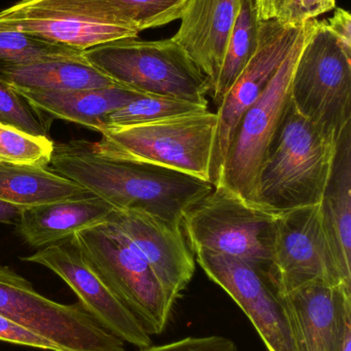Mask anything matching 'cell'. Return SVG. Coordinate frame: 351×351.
<instances>
[{
  "mask_svg": "<svg viewBox=\"0 0 351 351\" xmlns=\"http://www.w3.org/2000/svg\"><path fill=\"white\" fill-rule=\"evenodd\" d=\"M54 144L49 137L30 135L0 123V162L47 168L51 162Z\"/></svg>",
  "mask_w": 351,
  "mask_h": 351,
  "instance_id": "27",
  "label": "cell"
},
{
  "mask_svg": "<svg viewBox=\"0 0 351 351\" xmlns=\"http://www.w3.org/2000/svg\"><path fill=\"white\" fill-rule=\"evenodd\" d=\"M140 351H238L233 340L222 336L188 337L164 346H148Z\"/></svg>",
  "mask_w": 351,
  "mask_h": 351,
  "instance_id": "30",
  "label": "cell"
},
{
  "mask_svg": "<svg viewBox=\"0 0 351 351\" xmlns=\"http://www.w3.org/2000/svg\"><path fill=\"white\" fill-rule=\"evenodd\" d=\"M216 127V113L207 110L105 130L100 141L93 143L103 156L148 162L210 182Z\"/></svg>",
  "mask_w": 351,
  "mask_h": 351,
  "instance_id": "4",
  "label": "cell"
},
{
  "mask_svg": "<svg viewBox=\"0 0 351 351\" xmlns=\"http://www.w3.org/2000/svg\"><path fill=\"white\" fill-rule=\"evenodd\" d=\"M84 51L16 31L0 30V69L49 59H80Z\"/></svg>",
  "mask_w": 351,
  "mask_h": 351,
  "instance_id": "26",
  "label": "cell"
},
{
  "mask_svg": "<svg viewBox=\"0 0 351 351\" xmlns=\"http://www.w3.org/2000/svg\"><path fill=\"white\" fill-rule=\"evenodd\" d=\"M107 224L150 265L177 300L195 274V258L183 227L138 210H113Z\"/></svg>",
  "mask_w": 351,
  "mask_h": 351,
  "instance_id": "14",
  "label": "cell"
},
{
  "mask_svg": "<svg viewBox=\"0 0 351 351\" xmlns=\"http://www.w3.org/2000/svg\"><path fill=\"white\" fill-rule=\"evenodd\" d=\"M21 260L38 264L57 274L97 323L122 341L139 350L152 346L150 336L141 324L84 261L71 237L41 247Z\"/></svg>",
  "mask_w": 351,
  "mask_h": 351,
  "instance_id": "13",
  "label": "cell"
},
{
  "mask_svg": "<svg viewBox=\"0 0 351 351\" xmlns=\"http://www.w3.org/2000/svg\"><path fill=\"white\" fill-rule=\"evenodd\" d=\"M208 278L238 304L269 351H296L290 319L267 274L239 258L195 253Z\"/></svg>",
  "mask_w": 351,
  "mask_h": 351,
  "instance_id": "12",
  "label": "cell"
},
{
  "mask_svg": "<svg viewBox=\"0 0 351 351\" xmlns=\"http://www.w3.org/2000/svg\"><path fill=\"white\" fill-rule=\"evenodd\" d=\"M276 215L216 186L185 213L183 229L193 253L232 256L267 274Z\"/></svg>",
  "mask_w": 351,
  "mask_h": 351,
  "instance_id": "8",
  "label": "cell"
},
{
  "mask_svg": "<svg viewBox=\"0 0 351 351\" xmlns=\"http://www.w3.org/2000/svg\"><path fill=\"white\" fill-rule=\"evenodd\" d=\"M291 99L297 111L333 143L351 125V56L325 20L311 21L293 75Z\"/></svg>",
  "mask_w": 351,
  "mask_h": 351,
  "instance_id": "5",
  "label": "cell"
},
{
  "mask_svg": "<svg viewBox=\"0 0 351 351\" xmlns=\"http://www.w3.org/2000/svg\"><path fill=\"white\" fill-rule=\"evenodd\" d=\"M23 208L10 204V202L0 200V224L14 225L20 220Z\"/></svg>",
  "mask_w": 351,
  "mask_h": 351,
  "instance_id": "33",
  "label": "cell"
},
{
  "mask_svg": "<svg viewBox=\"0 0 351 351\" xmlns=\"http://www.w3.org/2000/svg\"><path fill=\"white\" fill-rule=\"evenodd\" d=\"M88 192L45 167L0 162V200L23 208L82 197Z\"/></svg>",
  "mask_w": 351,
  "mask_h": 351,
  "instance_id": "23",
  "label": "cell"
},
{
  "mask_svg": "<svg viewBox=\"0 0 351 351\" xmlns=\"http://www.w3.org/2000/svg\"><path fill=\"white\" fill-rule=\"evenodd\" d=\"M49 165L115 210H138L177 227L214 189L210 182L179 171L103 156L84 139L54 144Z\"/></svg>",
  "mask_w": 351,
  "mask_h": 351,
  "instance_id": "1",
  "label": "cell"
},
{
  "mask_svg": "<svg viewBox=\"0 0 351 351\" xmlns=\"http://www.w3.org/2000/svg\"><path fill=\"white\" fill-rule=\"evenodd\" d=\"M241 0H188L171 38L181 45L212 88L218 82Z\"/></svg>",
  "mask_w": 351,
  "mask_h": 351,
  "instance_id": "17",
  "label": "cell"
},
{
  "mask_svg": "<svg viewBox=\"0 0 351 351\" xmlns=\"http://www.w3.org/2000/svg\"><path fill=\"white\" fill-rule=\"evenodd\" d=\"M0 123L30 135L49 137L51 121L33 108L10 84L0 78Z\"/></svg>",
  "mask_w": 351,
  "mask_h": 351,
  "instance_id": "29",
  "label": "cell"
},
{
  "mask_svg": "<svg viewBox=\"0 0 351 351\" xmlns=\"http://www.w3.org/2000/svg\"><path fill=\"white\" fill-rule=\"evenodd\" d=\"M260 21L300 27L337 8V0H253Z\"/></svg>",
  "mask_w": 351,
  "mask_h": 351,
  "instance_id": "28",
  "label": "cell"
},
{
  "mask_svg": "<svg viewBox=\"0 0 351 351\" xmlns=\"http://www.w3.org/2000/svg\"><path fill=\"white\" fill-rule=\"evenodd\" d=\"M260 22L253 0H241L240 10L231 33L220 75L212 93L216 105L236 82L259 45Z\"/></svg>",
  "mask_w": 351,
  "mask_h": 351,
  "instance_id": "24",
  "label": "cell"
},
{
  "mask_svg": "<svg viewBox=\"0 0 351 351\" xmlns=\"http://www.w3.org/2000/svg\"><path fill=\"white\" fill-rule=\"evenodd\" d=\"M14 90L39 112L53 119L78 123L100 134L109 114L144 96L119 84L70 92Z\"/></svg>",
  "mask_w": 351,
  "mask_h": 351,
  "instance_id": "20",
  "label": "cell"
},
{
  "mask_svg": "<svg viewBox=\"0 0 351 351\" xmlns=\"http://www.w3.org/2000/svg\"><path fill=\"white\" fill-rule=\"evenodd\" d=\"M280 297L296 351H339L351 325V288L315 282Z\"/></svg>",
  "mask_w": 351,
  "mask_h": 351,
  "instance_id": "15",
  "label": "cell"
},
{
  "mask_svg": "<svg viewBox=\"0 0 351 351\" xmlns=\"http://www.w3.org/2000/svg\"><path fill=\"white\" fill-rule=\"evenodd\" d=\"M84 58L113 82L144 96L208 106V78L172 38L120 39L84 49Z\"/></svg>",
  "mask_w": 351,
  "mask_h": 351,
  "instance_id": "3",
  "label": "cell"
},
{
  "mask_svg": "<svg viewBox=\"0 0 351 351\" xmlns=\"http://www.w3.org/2000/svg\"><path fill=\"white\" fill-rule=\"evenodd\" d=\"M84 261L135 315L148 335L166 329L177 300L142 259L107 223L71 237Z\"/></svg>",
  "mask_w": 351,
  "mask_h": 351,
  "instance_id": "6",
  "label": "cell"
},
{
  "mask_svg": "<svg viewBox=\"0 0 351 351\" xmlns=\"http://www.w3.org/2000/svg\"><path fill=\"white\" fill-rule=\"evenodd\" d=\"M113 208L100 198L86 196L23 208L16 231L30 247L41 249L80 231L104 224Z\"/></svg>",
  "mask_w": 351,
  "mask_h": 351,
  "instance_id": "18",
  "label": "cell"
},
{
  "mask_svg": "<svg viewBox=\"0 0 351 351\" xmlns=\"http://www.w3.org/2000/svg\"><path fill=\"white\" fill-rule=\"evenodd\" d=\"M141 32L179 20L188 0H24Z\"/></svg>",
  "mask_w": 351,
  "mask_h": 351,
  "instance_id": "21",
  "label": "cell"
},
{
  "mask_svg": "<svg viewBox=\"0 0 351 351\" xmlns=\"http://www.w3.org/2000/svg\"><path fill=\"white\" fill-rule=\"evenodd\" d=\"M0 341L43 350L59 351L49 340L2 315H0Z\"/></svg>",
  "mask_w": 351,
  "mask_h": 351,
  "instance_id": "31",
  "label": "cell"
},
{
  "mask_svg": "<svg viewBox=\"0 0 351 351\" xmlns=\"http://www.w3.org/2000/svg\"><path fill=\"white\" fill-rule=\"evenodd\" d=\"M267 276L284 296L310 282L344 285L321 223L319 204L276 215Z\"/></svg>",
  "mask_w": 351,
  "mask_h": 351,
  "instance_id": "10",
  "label": "cell"
},
{
  "mask_svg": "<svg viewBox=\"0 0 351 351\" xmlns=\"http://www.w3.org/2000/svg\"><path fill=\"white\" fill-rule=\"evenodd\" d=\"M0 30L16 31L80 51L120 39L137 38L139 34L131 29L32 5L24 0L0 12Z\"/></svg>",
  "mask_w": 351,
  "mask_h": 351,
  "instance_id": "16",
  "label": "cell"
},
{
  "mask_svg": "<svg viewBox=\"0 0 351 351\" xmlns=\"http://www.w3.org/2000/svg\"><path fill=\"white\" fill-rule=\"evenodd\" d=\"M304 25L294 27L275 21L260 22L259 45L255 55L218 105V127L210 164V182L212 186L218 184L241 119L267 88L302 33Z\"/></svg>",
  "mask_w": 351,
  "mask_h": 351,
  "instance_id": "11",
  "label": "cell"
},
{
  "mask_svg": "<svg viewBox=\"0 0 351 351\" xmlns=\"http://www.w3.org/2000/svg\"><path fill=\"white\" fill-rule=\"evenodd\" d=\"M207 110L208 106L187 101L166 97L141 96L109 114L105 119L103 131L146 125Z\"/></svg>",
  "mask_w": 351,
  "mask_h": 351,
  "instance_id": "25",
  "label": "cell"
},
{
  "mask_svg": "<svg viewBox=\"0 0 351 351\" xmlns=\"http://www.w3.org/2000/svg\"><path fill=\"white\" fill-rule=\"evenodd\" d=\"M0 315L45 338L59 351H125V342L104 329L80 304L56 302L29 280L0 266Z\"/></svg>",
  "mask_w": 351,
  "mask_h": 351,
  "instance_id": "9",
  "label": "cell"
},
{
  "mask_svg": "<svg viewBox=\"0 0 351 351\" xmlns=\"http://www.w3.org/2000/svg\"><path fill=\"white\" fill-rule=\"evenodd\" d=\"M0 78L14 88L70 92L117 86L84 58L49 59L0 69Z\"/></svg>",
  "mask_w": 351,
  "mask_h": 351,
  "instance_id": "22",
  "label": "cell"
},
{
  "mask_svg": "<svg viewBox=\"0 0 351 351\" xmlns=\"http://www.w3.org/2000/svg\"><path fill=\"white\" fill-rule=\"evenodd\" d=\"M311 21L304 25L267 88L241 119L216 185L255 206H260L258 196L262 166L292 101L293 75L308 37Z\"/></svg>",
  "mask_w": 351,
  "mask_h": 351,
  "instance_id": "7",
  "label": "cell"
},
{
  "mask_svg": "<svg viewBox=\"0 0 351 351\" xmlns=\"http://www.w3.org/2000/svg\"><path fill=\"white\" fill-rule=\"evenodd\" d=\"M319 210L334 259L344 282L351 286V125L338 141Z\"/></svg>",
  "mask_w": 351,
  "mask_h": 351,
  "instance_id": "19",
  "label": "cell"
},
{
  "mask_svg": "<svg viewBox=\"0 0 351 351\" xmlns=\"http://www.w3.org/2000/svg\"><path fill=\"white\" fill-rule=\"evenodd\" d=\"M339 351H351V325L346 328Z\"/></svg>",
  "mask_w": 351,
  "mask_h": 351,
  "instance_id": "34",
  "label": "cell"
},
{
  "mask_svg": "<svg viewBox=\"0 0 351 351\" xmlns=\"http://www.w3.org/2000/svg\"><path fill=\"white\" fill-rule=\"evenodd\" d=\"M337 144L297 111L291 101L262 166L259 206L280 214L317 206L327 187Z\"/></svg>",
  "mask_w": 351,
  "mask_h": 351,
  "instance_id": "2",
  "label": "cell"
},
{
  "mask_svg": "<svg viewBox=\"0 0 351 351\" xmlns=\"http://www.w3.org/2000/svg\"><path fill=\"white\" fill-rule=\"evenodd\" d=\"M326 26L335 36L343 51L351 56V14L348 10L336 8L333 16L325 20Z\"/></svg>",
  "mask_w": 351,
  "mask_h": 351,
  "instance_id": "32",
  "label": "cell"
}]
</instances>
